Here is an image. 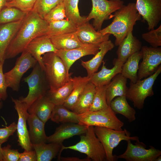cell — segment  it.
<instances>
[{
    "mask_svg": "<svg viewBox=\"0 0 161 161\" xmlns=\"http://www.w3.org/2000/svg\"><path fill=\"white\" fill-rule=\"evenodd\" d=\"M48 24V22L33 10L27 13L6 50L4 60L13 58L22 53L35 38L46 35Z\"/></svg>",
    "mask_w": 161,
    "mask_h": 161,
    "instance_id": "cell-1",
    "label": "cell"
},
{
    "mask_svg": "<svg viewBox=\"0 0 161 161\" xmlns=\"http://www.w3.org/2000/svg\"><path fill=\"white\" fill-rule=\"evenodd\" d=\"M141 16L135 3H129L116 11L113 15L114 18L112 22L99 31L104 35L107 34L113 35L115 38L114 45L118 46L129 32L132 31L134 26L140 20Z\"/></svg>",
    "mask_w": 161,
    "mask_h": 161,
    "instance_id": "cell-2",
    "label": "cell"
},
{
    "mask_svg": "<svg viewBox=\"0 0 161 161\" xmlns=\"http://www.w3.org/2000/svg\"><path fill=\"white\" fill-rule=\"evenodd\" d=\"M94 129L93 126L87 127L85 134L80 135V141L75 145L67 147L62 145L58 157H61L63 150L70 149L86 154L93 161H107L104 148L96 136Z\"/></svg>",
    "mask_w": 161,
    "mask_h": 161,
    "instance_id": "cell-3",
    "label": "cell"
},
{
    "mask_svg": "<svg viewBox=\"0 0 161 161\" xmlns=\"http://www.w3.org/2000/svg\"><path fill=\"white\" fill-rule=\"evenodd\" d=\"M42 59L49 90L57 89L68 81L71 74L68 72L64 63L55 52L45 53L42 56Z\"/></svg>",
    "mask_w": 161,
    "mask_h": 161,
    "instance_id": "cell-4",
    "label": "cell"
},
{
    "mask_svg": "<svg viewBox=\"0 0 161 161\" xmlns=\"http://www.w3.org/2000/svg\"><path fill=\"white\" fill-rule=\"evenodd\" d=\"M78 115V124L87 127L97 126L122 130L124 124L117 117L109 105L101 110L88 111Z\"/></svg>",
    "mask_w": 161,
    "mask_h": 161,
    "instance_id": "cell-5",
    "label": "cell"
},
{
    "mask_svg": "<svg viewBox=\"0 0 161 161\" xmlns=\"http://www.w3.org/2000/svg\"><path fill=\"white\" fill-rule=\"evenodd\" d=\"M95 133L102 144L105 150L107 161H115L117 156L112 154L113 149L122 140L137 141L139 140L137 136H130V133L126 129L117 130L100 126L94 127Z\"/></svg>",
    "mask_w": 161,
    "mask_h": 161,
    "instance_id": "cell-6",
    "label": "cell"
},
{
    "mask_svg": "<svg viewBox=\"0 0 161 161\" xmlns=\"http://www.w3.org/2000/svg\"><path fill=\"white\" fill-rule=\"evenodd\" d=\"M161 72L160 65L152 75L146 78L138 79L135 83L130 82L126 96V98L133 103L135 108L142 109L146 98L154 95L153 86Z\"/></svg>",
    "mask_w": 161,
    "mask_h": 161,
    "instance_id": "cell-7",
    "label": "cell"
},
{
    "mask_svg": "<svg viewBox=\"0 0 161 161\" xmlns=\"http://www.w3.org/2000/svg\"><path fill=\"white\" fill-rule=\"evenodd\" d=\"M23 80L28 85L29 92L25 97H20L19 100L26 105L28 109L35 101L46 95L47 81L44 72L38 63L33 67L31 73L24 78Z\"/></svg>",
    "mask_w": 161,
    "mask_h": 161,
    "instance_id": "cell-8",
    "label": "cell"
},
{
    "mask_svg": "<svg viewBox=\"0 0 161 161\" xmlns=\"http://www.w3.org/2000/svg\"><path fill=\"white\" fill-rule=\"evenodd\" d=\"M92 7L86 17L87 21L93 19V26L99 31L104 21L113 17L112 13L124 5L122 0H91Z\"/></svg>",
    "mask_w": 161,
    "mask_h": 161,
    "instance_id": "cell-9",
    "label": "cell"
},
{
    "mask_svg": "<svg viewBox=\"0 0 161 161\" xmlns=\"http://www.w3.org/2000/svg\"><path fill=\"white\" fill-rule=\"evenodd\" d=\"M17 59L14 67L10 71L4 73L7 87L18 91L21 79L29 69L33 68L38 63L36 59L27 51L25 49Z\"/></svg>",
    "mask_w": 161,
    "mask_h": 161,
    "instance_id": "cell-10",
    "label": "cell"
},
{
    "mask_svg": "<svg viewBox=\"0 0 161 161\" xmlns=\"http://www.w3.org/2000/svg\"><path fill=\"white\" fill-rule=\"evenodd\" d=\"M135 145L130 140L127 141V146L125 152L117 156V158L126 161H155L156 158L161 155V151L150 146L148 149L146 145L139 140Z\"/></svg>",
    "mask_w": 161,
    "mask_h": 161,
    "instance_id": "cell-11",
    "label": "cell"
},
{
    "mask_svg": "<svg viewBox=\"0 0 161 161\" xmlns=\"http://www.w3.org/2000/svg\"><path fill=\"white\" fill-rule=\"evenodd\" d=\"M142 61L139 65L138 79L141 80L152 75L161 63V47L144 46L140 50Z\"/></svg>",
    "mask_w": 161,
    "mask_h": 161,
    "instance_id": "cell-12",
    "label": "cell"
},
{
    "mask_svg": "<svg viewBox=\"0 0 161 161\" xmlns=\"http://www.w3.org/2000/svg\"><path fill=\"white\" fill-rule=\"evenodd\" d=\"M135 5L148 30L154 29L161 20V0H136Z\"/></svg>",
    "mask_w": 161,
    "mask_h": 161,
    "instance_id": "cell-13",
    "label": "cell"
},
{
    "mask_svg": "<svg viewBox=\"0 0 161 161\" xmlns=\"http://www.w3.org/2000/svg\"><path fill=\"white\" fill-rule=\"evenodd\" d=\"M14 104V108L18 116L17 124L18 141L21 148L26 150H33L32 145L31 143L27 126V121L29 114L26 105L19 99L12 97Z\"/></svg>",
    "mask_w": 161,
    "mask_h": 161,
    "instance_id": "cell-14",
    "label": "cell"
},
{
    "mask_svg": "<svg viewBox=\"0 0 161 161\" xmlns=\"http://www.w3.org/2000/svg\"><path fill=\"white\" fill-rule=\"evenodd\" d=\"M99 50L98 45L87 44L72 49L58 50L55 53L62 60L69 73L70 67L76 61L86 55H95Z\"/></svg>",
    "mask_w": 161,
    "mask_h": 161,
    "instance_id": "cell-15",
    "label": "cell"
},
{
    "mask_svg": "<svg viewBox=\"0 0 161 161\" xmlns=\"http://www.w3.org/2000/svg\"><path fill=\"white\" fill-rule=\"evenodd\" d=\"M25 49L29 52L36 59L44 72L45 68L42 55L48 52L55 53L58 50L52 43L49 37L46 35L39 36L33 39L29 43Z\"/></svg>",
    "mask_w": 161,
    "mask_h": 161,
    "instance_id": "cell-16",
    "label": "cell"
},
{
    "mask_svg": "<svg viewBox=\"0 0 161 161\" xmlns=\"http://www.w3.org/2000/svg\"><path fill=\"white\" fill-rule=\"evenodd\" d=\"M87 127L74 123H63L57 127L54 133L47 137V141L62 144L63 141L75 135L84 134Z\"/></svg>",
    "mask_w": 161,
    "mask_h": 161,
    "instance_id": "cell-17",
    "label": "cell"
},
{
    "mask_svg": "<svg viewBox=\"0 0 161 161\" xmlns=\"http://www.w3.org/2000/svg\"><path fill=\"white\" fill-rule=\"evenodd\" d=\"M102 62L101 70L95 72L90 78L89 82L96 87L108 85L115 75L121 73L124 64L117 58H115L113 61V67L109 69L106 67L105 62L103 61Z\"/></svg>",
    "mask_w": 161,
    "mask_h": 161,
    "instance_id": "cell-18",
    "label": "cell"
},
{
    "mask_svg": "<svg viewBox=\"0 0 161 161\" xmlns=\"http://www.w3.org/2000/svg\"><path fill=\"white\" fill-rule=\"evenodd\" d=\"M76 32L78 38L83 44H92L98 45L109 39L110 34L103 35L95 30L88 22L77 27Z\"/></svg>",
    "mask_w": 161,
    "mask_h": 161,
    "instance_id": "cell-19",
    "label": "cell"
},
{
    "mask_svg": "<svg viewBox=\"0 0 161 161\" xmlns=\"http://www.w3.org/2000/svg\"><path fill=\"white\" fill-rule=\"evenodd\" d=\"M100 50L91 59L87 61H81V65L86 70L87 76L90 78L98 69L107 53L112 49L114 44L110 40L98 44Z\"/></svg>",
    "mask_w": 161,
    "mask_h": 161,
    "instance_id": "cell-20",
    "label": "cell"
},
{
    "mask_svg": "<svg viewBox=\"0 0 161 161\" xmlns=\"http://www.w3.org/2000/svg\"><path fill=\"white\" fill-rule=\"evenodd\" d=\"M142 47L141 42L131 31L118 45L117 58L124 63L131 55L140 51Z\"/></svg>",
    "mask_w": 161,
    "mask_h": 161,
    "instance_id": "cell-21",
    "label": "cell"
},
{
    "mask_svg": "<svg viewBox=\"0 0 161 161\" xmlns=\"http://www.w3.org/2000/svg\"><path fill=\"white\" fill-rule=\"evenodd\" d=\"M22 20L0 25V61H4L6 50L19 30Z\"/></svg>",
    "mask_w": 161,
    "mask_h": 161,
    "instance_id": "cell-22",
    "label": "cell"
},
{
    "mask_svg": "<svg viewBox=\"0 0 161 161\" xmlns=\"http://www.w3.org/2000/svg\"><path fill=\"white\" fill-rule=\"evenodd\" d=\"M27 121L29 126V137L32 145L46 143L47 137L45 131V124L35 114H29Z\"/></svg>",
    "mask_w": 161,
    "mask_h": 161,
    "instance_id": "cell-23",
    "label": "cell"
},
{
    "mask_svg": "<svg viewBox=\"0 0 161 161\" xmlns=\"http://www.w3.org/2000/svg\"><path fill=\"white\" fill-rule=\"evenodd\" d=\"M55 105L46 95L35 101L28 108L29 114H34L45 124L50 118Z\"/></svg>",
    "mask_w": 161,
    "mask_h": 161,
    "instance_id": "cell-24",
    "label": "cell"
},
{
    "mask_svg": "<svg viewBox=\"0 0 161 161\" xmlns=\"http://www.w3.org/2000/svg\"><path fill=\"white\" fill-rule=\"evenodd\" d=\"M127 81V79L120 73L115 75L107 85L106 98L108 105L115 97L126 96L128 88Z\"/></svg>",
    "mask_w": 161,
    "mask_h": 161,
    "instance_id": "cell-25",
    "label": "cell"
},
{
    "mask_svg": "<svg viewBox=\"0 0 161 161\" xmlns=\"http://www.w3.org/2000/svg\"><path fill=\"white\" fill-rule=\"evenodd\" d=\"M49 38L57 50L72 49L83 44L78 38L76 31L54 36Z\"/></svg>",
    "mask_w": 161,
    "mask_h": 161,
    "instance_id": "cell-26",
    "label": "cell"
},
{
    "mask_svg": "<svg viewBox=\"0 0 161 161\" xmlns=\"http://www.w3.org/2000/svg\"><path fill=\"white\" fill-rule=\"evenodd\" d=\"M95 91L96 86L89 81L71 111L78 114L88 111L92 103Z\"/></svg>",
    "mask_w": 161,
    "mask_h": 161,
    "instance_id": "cell-27",
    "label": "cell"
},
{
    "mask_svg": "<svg viewBox=\"0 0 161 161\" xmlns=\"http://www.w3.org/2000/svg\"><path fill=\"white\" fill-rule=\"evenodd\" d=\"M62 144L50 143L32 145L35 151L37 161H50L59 154Z\"/></svg>",
    "mask_w": 161,
    "mask_h": 161,
    "instance_id": "cell-28",
    "label": "cell"
},
{
    "mask_svg": "<svg viewBox=\"0 0 161 161\" xmlns=\"http://www.w3.org/2000/svg\"><path fill=\"white\" fill-rule=\"evenodd\" d=\"M142 58L140 51L131 55L123 64L121 73L126 78L129 79L131 82L135 83L138 80L137 73L139 62Z\"/></svg>",
    "mask_w": 161,
    "mask_h": 161,
    "instance_id": "cell-29",
    "label": "cell"
},
{
    "mask_svg": "<svg viewBox=\"0 0 161 161\" xmlns=\"http://www.w3.org/2000/svg\"><path fill=\"white\" fill-rule=\"evenodd\" d=\"M73 86L72 91L63 105L71 111L87 84L90 78L87 76H79L72 78Z\"/></svg>",
    "mask_w": 161,
    "mask_h": 161,
    "instance_id": "cell-30",
    "label": "cell"
},
{
    "mask_svg": "<svg viewBox=\"0 0 161 161\" xmlns=\"http://www.w3.org/2000/svg\"><path fill=\"white\" fill-rule=\"evenodd\" d=\"M109 106L116 114H121L125 117L129 122L136 119V111L128 103L126 96H118L111 102Z\"/></svg>",
    "mask_w": 161,
    "mask_h": 161,
    "instance_id": "cell-31",
    "label": "cell"
},
{
    "mask_svg": "<svg viewBox=\"0 0 161 161\" xmlns=\"http://www.w3.org/2000/svg\"><path fill=\"white\" fill-rule=\"evenodd\" d=\"M50 119L52 121L59 123H78V115L67 108L63 105H55Z\"/></svg>",
    "mask_w": 161,
    "mask_h": 161,
    "instance_id": "cell-32",
    "label": "cell"
},
{
    "mask_svg": "<svg viewBox=\"0 0 161 161\" xmlns=\"http://www.w3.org/2000/svg\"><path fill=\"white\" fill-rule=\"evenodd\" d=\"M73 86V82L70 77L64 85L53 91L49 90L46 95L55 105H63L70 95Z\"/></svg>",
    "mask_w": 161,
    "mask_h": 161,
    "instance_id": "cell-33",
    "label": "cell"
},
{
    "mask_svg": "<svg viewBox=\"0 0 161 161\" xmlns=\"http://www.w3.org/2000/svg\"><path fill=\"white\" fill-rule=\"evenodd\" d=\"M77 27L71 21L62 19L49 23L46 35L49 37L76 32Z\"/></svg>",
    "mask_w": 161,
    "mask_h": 161,
    "instance_id": "cell-34",
    "label": "cell"
},
{
    "mask_svg": "<svg viewBox=\"0 0 161 161\" xmlns=\"http://www.w3.org/2000/svg\"><path fill=\"white\" fill-rule=\"evenodd\" d=\"M79 0H63L66 17L77 27L87 21L86 17L80 16L78 7Z\"/></svg>",
    "mask_w": 161,
    "mask_h": 161,
    "instance_id": "cell-35",
    "label": "cell"
},
{
    "mask_svg": "<svg viewBox=\"0 0 161 161\" xmlns=\"http://www.w3.org/2000/svg\"><path fill=\"white\" fill-rule=\"evenodd\" d=\"M27 13L15 7H5L0 11V25L22 20Z\"/></svg>",
    "mask_w": 161,
    "mask_h": 161,
    "instance_id": "cell-36",
    "label": "cell"
},
{
    "mask_svg": "<svg viewBox=\"0 0 161 161\" xmlns=\"http://www.w3.org/2000/svg\"><path fill=\"white\" fill-rule=\"evenodd\" d=\"M107 85L96 87L93 100L88 111H95L108 107L106 98Z\"/></svg>",
    "mask_w": 161,
    "mask_h": 161,
    "instance_id": "cell-37",
    "label": "cell"
},
{
    "mask_svg": "<svg viewBox=\"0 0 161 161\" xmlns=\"http://www.w3.org/2000/svg\"><path fill=\"white\" fill-rule=\"evenodd\" d=\"M63 0H36L32 10L42 18Z\"/></svg>",
    "mask_w": 161,
    "mask_h": 161,
    "instance_id": "cell-38",
    "label": "cell"
},
{
    "mask_svg": "<svg viewBox=\"0 0 161 161\" xmlns=\"http://www.w3.org/2000/svg\"><path fill=\"white\" fill-rule=\"evenodd\" d=\"M142 38L151 47H157L161 46V25L157 29L151 30L142 34Z\"/></svg>",
    "mask_w": 161,
    "mask_h": 161,
    "instance_id": "cell-39",
    "label": "cell"
},
{
    "mask_svg": "<svg viewBox=\"0 0 161 161\" xmlns=\"http://www.w3.org/2000/svg\"><path fill=\"white\" fill-rule=\"evenodd\" d=\"M66 17L63 2L52 9L43 18L48 23L51 21L63 19Z\"/></svg>",
    "mask_w": 161,
    "mask_h": 161,
    "instance_id": "cell-40",
    "label": "cell"
},
{
    "mask_svg": "<svg viewBox=\"0 0 161 161\" xmlns=\"http://www.w3.org/2000/svg\"><path fill=\"white\" fill-rule=\"evenodd\" d=\"M36 0H11L7 1L5 7H14L27 13L31 11Z\"/></svg>",
    "mask_w": 161,
    "mask_h": 161,
    "instance_id": "cell-41",
    "label": "cell"
},
{
    "mask_svg": "<svg viewBox=\"0 0 161 161\" xmlns=\"http://www.w3.org/2000/svg\"><path fill=\"white\" fill-rule=\"evenodd\" d=\"M11 146L8 144L6 146L1 148L3 161H18L20 153L17 149H11Z\"/></svg>",
    "mask_w": 161,
    "mask_h": 161,
    "instance_id": "cell-42",
    "label": "cell"
},
{
    "mask_svg": "<svg viewBox=\"0 0 161 161\" xmlns=\"http://www.w3.org/2000/svg\"><path fill=\"white\" fill-rule=\"evenodd\" d=\"M17 129V124L13 122L8 126L0 128V143L7 141L9 137L12 135Z\"/></svg>",
    "mask_w": 161,
    "mask_h": 161,
    "instance_id": "cell-43",
    "label": "cell"
},
{
    "mask_svg": "<svg viewBox=\"0 0 161 161\" xmlns=\"http://www.w3.org/2000/svg\"><path fill=\"white\" fill-rule=\"evenodd\" d=\"M4 61L0 62V96L1 100H5L7 97V88L3 72V65Z\"/></svg>",
    "mask_w": 161,
    "mask_h": 161,
    "instance_id": "cell-44",
    "label": "cell"
},
{
    "mask_svg": "<svg viewBox=\"0 0 161 161\" xmlns=\"http://www.w3.org/2000/svg\"><path fill=\"white\" fill-rule=\"evenodd\" d=\"M18 161H37V156L35 150H26L20 153Z\"/></svg>",
    "mask_w": 161,
    "mask_h": 161,
    "instance_id": "cell-45",
    "label": "cell"
},
{
    "mask_svg": "<svg viewBox=\"0 0 161 161\" xmlns=\"http://www.w3.org/2000/svg\"><path fill=\"white\" fill-rule=\"evenodd\" d=\"M60 161H91V160L87 157L85 158L81 159L79 157H61L60 158Z\"/></svg>",
    "mask_w": 161,
    "mask_h": 161,
    "instance_id": "cell-46",
    "label": "cell"
},
{
    "mask_svg": "<svg viewBox=\"0 0 161 161\" xmlns=\"http://www.w3.org/2000/svg\"><path fill=\"white\" fill-rule=\"evenodd\" d=\"M7 0H0V11L5 7Z\"/></svg>",
    "mask_w": 161,
    "mask_h": 161,
    "instance_id": "cell-47",
    "label": "cell"
},
{
    "mask_svg": "<svg viewBox=\"0 0 161 161\" xmlns=\"http://www.w3.org/2000/svg\"><path fill=\"white\" fill-rule=\"evenodd\" d=\"M1 145L2 144L0 143V161H3V157L2 154L1 152Z\"/></svg>",
    "mask_w": 161,
    "mask_h": 161,
    "instance_id": "cell-48",
    "label": "cell"
},
{
    "mask_svg": "<svg viewBox=\"0 0 161 161\" xmlns=\"http://www.w3.org/2000/svg\"><path fill=\"white\" fill-rule=\"evenodd\" d=\"M161 155L158 157L155 160V161H161Z\"/></svg>",
    "mask_w": 161,
    "mask_h": 161,
    "instance_id": "cell-49",
    "label": "cell"
},
{
    "mask_svg": "<svg viewBox=\"0 0 161 161\" xmlns=\"http://www.w3.org/2000/svg\"><path fill=\"white\" fill-rule=\"evenodd\" d=\"M2 106V103L1 101H0V109H1Z\"/></svg>",
    "mask_w": 161,
    "mask_h": 161,
    "instance_id": "cell-50",
    "label": "cell"
},
{
    "mask_svg": "<svg viewBox=\"0 0 161 161\" xmlns=\"http://www.w3.org/2000/svg\"><path fill=\"white\" fill-rule=\"evenodd\" d=\"M1 97L0 96V101H1Z\"/></svg>",
    "mask_w": 161,
    "mask_h": 161,
    "instance_id": "cell-51",
    "label": "cell"
},
{
    "mask_svg": "<svg viewBox=\"0 0 161 161\" xmlns=\"http://www.w3.org/2000/svg\"><path fill=\"white\" fill-rule=\"evenodd\" d=\"M10 0H7V1H10Z\"/></svg>",
    "mask_w": 161,
    "mask_h": 161,
    "instance_id": "cell-52",
    "label": "cell"
},
{
    "mask_svg": "<svg viewBox=\"0 0 161 161\" xmlns=\"http://www.w3.org/2000/svg\"></svg>",
    "mask_w": 161,
    "mask_h": 161,
    "instance_id": "cell-53",
    "label": "cell"
}]
</instances>
